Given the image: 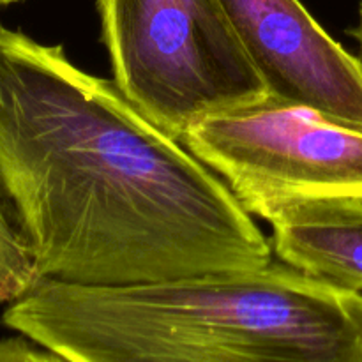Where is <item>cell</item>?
Segmentation results:
<instances>
[{"mask_svg":"<svg viewBox=\"0 0 362 362\" xmlns=\"http://www.w3.org/2000/svg\"><path fill=\"white\" fill-rule=\"evenodd\" d=\"M269 98L362 131V62L299 0H221Z\"/></svg>","mask_w":362,"mask_h":362,"instance_id":"5b68a950","label":"cell"},{"mask_svg":"<svg viewBox=\"0 0 362 362\" xmlns=\"http://www.w3.org/2000/svg\"><path fill=\"white\" fill-rule=\"evenodd\" d=\"M0 362H69L25 336L0 339Z\"/></svg>","mask_w":362,"mask_h":362,"instance_id":"ba28073f","label":"cell"},{"mask_svg":"<svg viewBox=\"0 0 362 362\" xmlns=\"http://www.w3.org/2000/svg\"><path fill=\"white\" fill-rule=\"evenodd\" d=\"M41 281L13 204L0 182V304L14 303Z\"/></svg>","mask_w":362,"mask_h":362,"instance_id":"52a82bcc","label":"cell"},{"mask_svg":"<svg viewBox=\"0 0 362 362\" xmlns=\"http://www.w3.org/2000/svg\"><path fill=\"white\" fill-rule=\"evenodd\" d=\"M113 81L175 140L269 98L221 0H98Z\"/></svg>","mask_w":362,"mask_h":362,"instance_id":"3957f363","label":"cell"},{"mask_svg":"<svg viewBox=\"0 0 362 362\" xmlns=\"http://www.w3.org/2000/svg\"><path fill=\"white\" fill-rule=\"evenodd\" d=\"M350 34H352L354 37H356L357 45H359V59H361V62H362V0H361V4H359V20H357L356 27H354L352 30H350Z\"/></svg>","mask_w":362,"mask_h":362,"instance_id":"9c48e42d","label":"cell"},{"mask_svg":"<svg viewBox=\"0 0 362 362\" xmlns=\"http://www.w3.org/2000/svg\"><path fill=\"white\" fill-rule=\"evenodd\" d=\"M18 2V0H0V6H9V4Z\"/></svg>","mask_w":362,"mask_h":362,"instance_id":"30bf717a","label":"cell"},{"mask_svg":"<svg viewBox=\"0 0 362 362\" xmlns=\"http://www.w3.org/2000/svg\"><path fill=\"white\" fill-rule=\"evenodd\" d=\"M2 324L69 362H362V292L279 260L133 285L41 279Z\"/></svg>","mask_w":362,"mask_h":362,"instance_id":"7a4b0ae2","label":"cell"},{"mask_svg":"<svg viewBox=\"0 0 362 362\" xmlns=\"http://www.w3.org/2000/svg\"><path fill=\"white\" fill-rule=\"evenodd\" d=\"M269 223L279 262L329 285L362 292V198L299 202Z\"/></svg>","mask_w":362,"mask_h":362,"instance_id":"8992f818","label":"cell"},{"mask_svg":"<svg viewBox=\"0 0 362 362\" xmlns=\"http://www.w3.org/2000/svg\"><path fill=\"white\" fill-rule=\"evenodd\" d=\"M180 144L265 221L299 202L362 198V131L308 106L267 98L205 117Z\"/></svg>","mask_w":362,"mask_h":362,"instance_id":"277c9868","label":"cell"},{"mask_svg":"<svg viewBox=\"0 0 362 362\" xmlns=\"http://www.w3.org/2000/svg\"><path fill=\"white\" fill-rule=\"evenodd\" d=\"M0 182L41 279L133 285L274 260L228 186L115 81L2 21Z\"/></svg>","mask_w":362,"mask_h":362,"instance_id":"6da1fadb","label":"cell"}]
</instances>
